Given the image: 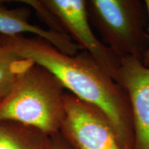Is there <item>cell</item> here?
Segmentation results:
<instances>
[{"label": "cell", "instance_id": "6", "mask_svg": "<svg viewBox=\"0 0 149 149\" xmlns=\"http://www.w3.org/2000/svg\"><path fill=\"white\" fill-rule=\"evenodd\" d=\"M117 82L129 96L133 113V149H149V68L133 57L121 58Z\"/></svg>", "mask_w": 149, "mask_h": 149}, {"label": "cell", "instance_id": "4", "mask_svg": "<svg viewBox=\"0 0 149 149\" xmlns=\"http://www.w3.org/2000/svg\"><path fill=\"white\" fill-rule=\"evenodd\" d=\"M65 116L60 131L77 149H125L107 115L66 92Z\"/></svg>", "mask_w": 149, "mask_h": 149}, {"label": "cell", "instance_id": "8", "mask_svg": "<svg viewBox=\"0 0 149 149\" xmlns=\"http://www.w3.org/2000/svg\"><path fill=\"white\" fill-rule=\"evenodd\" d=\"M49 136L13 122H0V149H48Z\"/></svg>", "mask_w": 149, "mask_h": 149}, {"label": "cell", "instance_id": "9", "mask_svg": "<svg viewBox=\"0 0 149 149\" xmlns=\"http://www.w3.org/2000/svg\"><path fill=\"white\" fill-rule=\"evenodd\" d=\"M27 62L0 46V102L10 91L18 72Z\"/></svg>", "mask_w": 149, "mask_h": 149}, {"label": "cell", "instance_id": "1", "mask_svg": "<svg viewBox=\"0 0 149 149\" xmlns=\"http://www.w3.org/2000/svg\"><path fill=\"white\" fill-rule=\"evenodd\" d=\"M0 46L46 68L65 90L100 109L112 122L125 149H133V113L128 93L88 53L69 55L45 40L0 35Z\"/></svg>", "mask_w": 149, "mask_h": 149}, {"label": "cell", "instance_id": "11", "mask_svg": "<svg viewBox=\"0 0 149 149\" xmlns=\"http://www.w3.org/2000/svg\"><path fill=\"white\" fill-rule=\"evenodd\" d=\"M48 149H77L63 135L61 131L49 136Z\"/></svg>", "mask_w": 149, "mask_h": 149}, {"label": "cell", "instance_id": "7", "mask_svg": "<svg viewBox=\"0 0 149 149\" xmlns=\"http://www.w3.org/2000/svg\"><path fill=\"white\" fill-rule=\"evenodd\" d=\"M6 1L0 0V35H25L40 37L65 54L75 55L82 51L69 35L44 29L30 22L31 11L28 6L9 8Z\"/></svg>", "mask_w": 149, "mask_h": 149}, {"label": "cell", "instance_id": "10", "mask_svg": "<svg viewBox=\"0 0 149 149\" xmlns=\"http://www.w3.org/2000/svg\"><path fill=\"white\" fill-rule=\"evenodd\" d=\"M16 2L23 3L29 8L35 10L39 17L48 27V30L59 33L60 34L68 35L58 18L46 5L44 0H19V1H16Z\"/></svg>", "mask_w": 149, "mask_h": 149}, {"label": "cell", "instance_id": "5", "mask_svg": "<svg viewBox=\"0 0 149 149\" xmlns=\"http://www.w3.org/2000/svg\"><path fill=\"white\" fill-rule=\"evenodd\" d=\"M72 41L117 82L121 58L94 34L86 10V0H44ZM118 83V82H117Z\"/></svg>", "mask_w": 149, "mask_h": 149}, {"label": "cell", "instance_id": "2", "mask_svg": "<svg viewBox=\"0 0 149 149\" xmlns=\"http://www.w3.org/2000/svg\"><path fill=\"white\" fill-rule=\"evenodd\" d=\"M65 93L53 74L27 60L0 102V122L19 123L48 136L58 133L65 116Z\"/></svg>", "mask_w": 149, "mask_h": 149}, {"label": "cell", "instance_id": "3", "mask_svg": "<svg viewBox=\"0 0 149 149\" xmlns=\"http://www.w3.org/2000/svg\"><path fill=\"white\" fill-rule=\"evenodd\" d=\"M91 24L102 42L120 58L142 62L148 44V15L144 0H86Z\"/></svg>", "mask_w": 149, "mask_h": 149}, {"label": "cell", "instance_id": "12", "mask_svg": "<svg viewBox=\"0 0 149 149\" xmlns=\"http://www.w3.org/2000/svg\"><path fill=\"white\" fill-rule=\"evenodd\" d=\"M145 5H146L147 15H148V44H147L146 51L145 52L144 56L142 59V64L146 68H149V0H144Z\"/></svg>", "mask_w": 149, "mask_h": 149}]
</instances>
